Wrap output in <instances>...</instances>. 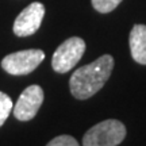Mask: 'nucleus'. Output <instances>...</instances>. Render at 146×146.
I'll list each match as a JSON object with an SVG mask.
<instances>
[{"label": "nucleus", "mask_w": 146, "mask_h": 146, "mask_svg": "<svg viewBox=\"0 0 146 146\" xmlns=\"http://www.w3.org/2000/svg\"><path fill=\"white\" fill-rule=\"evenodd\" d=\"M85 52V42L78 38L72 36L64 41L52 58V68L57 73H66L81 60Z\"/></svg>", "instance_id": "obj_3"}, {"label": "nucleus", "mask_w": 146, "mask_h": 146, "mask_svg": "<svg viewBox=\"0 0 146 146\" xmlns=\"http://www.w3.org/2000/svg\"><path fill=\"white\" fill-rule=\"evenodd\" d=\"M112 68V56L104 54L95 60L94 62L76 69L69 80V88L72 95L78 100H85L98 94L110 78Z\"/></svg>", "instance_id": "obj_1"}, {"label": "nucleus", "mask_w": 146, "mask_h": 146, "mask_svg": "<svg viewBox=\"0 0 146 146\" xmlns=\"http://www.w3.org/2000/svg\"><path fill=\"white\" fill-rule=\"evenodd\" d=\"M46 146H80V145L70 135H58L56 138H53Z\"/></svg>", "instance_id": "obj_10"}, {"label": "nucleus", "mask_w": 146, "mask_h": 146, "mask_svg": "<svg viewBox=\"0 0 146 146\" xmlns=\"http://www.w3.org/2000/svg\"><path fill=\"white\" fill-rule=\"evenodd\" d=\"M130 53L134 61L146 65V26L135 25L130 31Z\"/></svg>", "instance_id": "obj_7"}, {"label": "nucleus", "mask_w": 146, "mask_h": 146, "mask_svg": "<svg viewBox=\"0 0 146 146\" xmlns=\"http://www.w3.org/2000/svg\"><path fill=\"white\" fill-rule=\"evenodd\" d=\"M12 108H14V104L11 98L4 92H0V127L4 125L7 118L10 116Z\"/></svg>", "instance_id": "obj_8"}, {"label": "nucleus", "mask_w": 146, "mask_h": 146, "mask_svg": "<svg viewBox=\"0 0 146 146\" xmlns=\"http://www.w3.org/2000/svg\"><path fill=\"white\" fill-rule=\"evenodd\" d=\"M45 16V5L35 1L29 4L16 16L14 22V33L18 36H30L39 29Z\"/></svg>", "instance_id": "obj_6"}, {"label": "nucleus", "mask_w": 146, "mask_h": 146, "mask_svg": "<svg viewBox=\"0 0 146 146\" xmlns=\"http://www.w3.org/2000/svg\"><path fill=\"white\" fill-rule=\"evenodd\" d=\"M120 3H122V0H92L94 8L102 14H107V12L114 11Z\"/></svg>", "instance_id": "obj_9"}, {"label": "nucleus", "mask_w": 146, "mask_h": 146, "mask_svg": "<svg viewBox=\"0 0 146 146\" xmlns=\"http://www.w3.org/2000/svg\"><path fill=\"white\" fill-rule=\"evenodd\" d=\"M45 60V53L39 49H27L5 56L1 60V68L14 76L31 73Z\"/></svg>", "instance_id": "obj_4"}, {"label": "nucleus", "mask_w": 146, "mask_h": 146, "mask_svg": "<svg viewBox=\"0 0 146 146\" xmlns=\"http://www.w3.org/2000/svg\"><path fill=\"white\" fill-rule=\"evenodd\" d=\"M43 103V89L39 85H30L21 94L14 106V116L18 120L27 122L36 115L39 107Z\"/></svg>", "instance_id": "obj_5"}, {"label": "nucleus", "mask_w": 146, "mask_h": 146, "mask_svg": "<svg viewBox=\"0 0 146 146\" xmlns=\"http://www.w3.org/2000/svg\"><path fill=\"white\" fill-rule=\"evenodd\" d=\"M126 137L125 125L116 119L103 120L91 127L83 138V146H118Z\"/></svg>", "instance_id": "obj_2"}]
</instances>
